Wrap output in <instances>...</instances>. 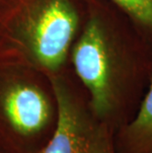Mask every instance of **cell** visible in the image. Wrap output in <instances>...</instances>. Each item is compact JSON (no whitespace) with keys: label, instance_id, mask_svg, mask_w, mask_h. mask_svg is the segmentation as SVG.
I'll return each mask as SVG.
<instances>
[{"label":"cell","instance_id":"cell-1","mask_svg":"<svg viewBox=\"0 0 152 153\" xmlns=\"http://www.w3.org/2000/svg\"><path fill=\"white\" fill-rule=\"evenodd\" d=\"M71 48L74 71L90 107L116 132L136 115L152 76V45L107 0L89 8Z\"/></svg>","mask_w":152,"mask_h":153},{"label":"cell","instance_id":"cell-2","mask_svg":"<svg viewBox=\"0 0 152 153\" xmlns=\"http://www.w3.org/2000/svg\"><path fill=\"white\" fill-rule=\"evenodd\" d=\"M83 25L75 0H33L22 15L20 29L34 59L56 75L65 65Z\"/></svg>","mask_w":152,"mask_h":153},{"label":"cell","instance_id":"cell-3","mask_svg":"<svg viewBox=\"0 0 152 153\" xmlns=\"http://www.w3.org/2000/svg\"><path fill=\"white\" fill-rule=\"evenodd\" d=\"M50 80L56 103V122L41 153H93L106 125L93 113L89 98L84 101L63 77L56 74Z\"/></svg>","mask_w":152,"mask_h":153},{"label":"cell","instance_id":"cell-4","mask_svg":"<svg viewBox=\"0 0 152 153\" xmlns=\"http://www.w3.org/2000/svg\"><path fill=\"white\" fill-rule=\"evenodd\" d=\"M3 114L16 132L36 135L50 125L53 116L51 101L41 88L16 83L4 91L1 98Z\"/></svg>","mask_w":152,"mask_h":153},{"label":"cell","instance_id":"cell-5","mask_svg":"<svg viewBox=\"0 0 152 153\" xmlns=\"http://www.w3.org/2000/svg\"><path fill=\"white\" fill-rule=\"evenodd\" d=\"M116 153H152V76L134 118L114 133Z\"/></svg>","mask_w":152,"mask_h":153},{"label":"cell","instance_id":"cell-6","mask_svg":"<svg viewBox=\"0 0 152 153\" xmlns=\"http://www.w3.org/2000/svg\"><path fill=\"white\" fill-rule=\"evenodd\" d=\"M132 22L152 45V0H107Z\"/></svg>","mask_w":152,"mask_h":153},{"label":"cell","instance_id":"cell-7","mask_svg":"<svg viewBox=\"0 0 152 153\" xmlns=\"http://www.w3.org/2000/svg\"><path fill=\"white\" fill-rule=\"evenodd\" d=\"M114 131L109 126H104L98 136L93 153H116L114 145Z\"/></svg>","mask_w":152,"mask_h":153}]
</instances>
